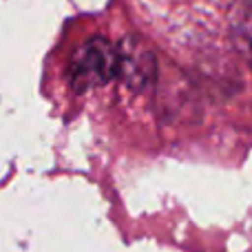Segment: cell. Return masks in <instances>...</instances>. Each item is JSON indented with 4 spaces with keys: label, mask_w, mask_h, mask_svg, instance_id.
<instances>
[{
    "label": "cell",
    "mask_w": 252,
    "mask_h": 252,
    "mask_svg": "<svg viewBox=\"0 0 252 252\" xmlns=\"http://www.w3.org/2000/svg\"><path fill=\"white\" fill-rule=\"evenodd\" d=\"M120 75V51L106 38H91L75 51L69 64L71 87L78 93L111 82Z\"/></svg>",
    "instance_id": "cell-1"
},
{
    "label": "cell",
    "mask_w": 252,
    "mask_h": 252,
    "mask_svg": "<svg viewBox=\"0 0 252 252\" xmlns=\"http://www.w3.org/2000/svg\"><path fill=\"white\" fill-rule=\"evenodd\" d=\"M230 35L235 49L252 66V2H239L230 11Z\"/></svg>",
    "instance_id": "cell-3"
},
{
    "label": "cell",
    "mask_w": 252,
    "mask_h": 252,
    "mask_svg": "<svg viewBox=\"0 0 252 252\" xmlns=\"http://www.w3.org/2000/svg\"><path fill=\"white\" fill-rule=\"evenodd\" d=\"M120 51V78L128 84L130 89L151 87L153 80L157 78V60L153 56L151 47L142 38L128 35L126 40L118 44Z\"/></svg>",
    "instance_id": "cell-2"
}]
</instances>
